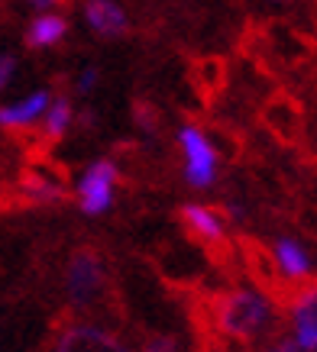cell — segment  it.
<instances>
[{"instance_id":"cell-1","label":"cell","mask_w":317,"mask_h":352,"mask_svg":"<svg viewBox=\"0 0 317 352\" xmlns=\"http://www.w3.org/2000/svg\"><path fill=\"white\" fill-rule=\"evenodd\" d=\"M217 323L223 333H230L236 340H256L269 330L272 307L256 291H233L217 304Z\"/></svg>"},{"instance_id":"cell-2","label":"cell","mask_w":317,"mask_h":352,"mask_svg":"<svg viewBox=\"0 0 317 352\" xmlns=\"http://www.w3.org/2000/svg\"><path fill=\"white\" fill-rule=\"evenodd\" d=\"M65 291H68L74 307H85V310L104 300L107 272H104V262L91 249H81V252L72 256L68 272H65Z\"/></svg>"},{"instance_id":"cell-3","label":"cell","mask_w":317,"mask_h":352,"mask_svg":"<svg viewBox=\"0 0 317 352\" xmlns=\"http://www.w3.org/2000/svg\"><path fill=\"white\" fill-rule=\"evenodd\" d=\"M178 142L185 149V178L194 188H207L214 184V175H217V152L214 146L204 139V133L198 126H181Z\"/></svg>"},{"instance_id":"cell-4","label":"cell","mask_w":317,"mask_h":352,"mask_svg":"<svg viewBox=\"0 0 317 352\" xmlns=\"http://www.w3.org/2000/svg\"><path fill=\"white\" fill-rule=\"evenodd\" d=\"M114 184H116V165L114 162H94L91 168L81 175L78 182V204L85 214H104L107 207L114 204Z\"/></svg>"},{"instance_id":"cell-5","label":"cell","mask_w":317,"mask_h":352,"mask_svg":"<svg viewBox=\"0 0 317 352\" xmlns=\"http://www.w3.org/2000/svg\"><path fill=\"white\" fill-rule=\"evenodd\" d=\"M55 352H130V349L116 336H110L107 330H97V327H88L85 323V327L65 330Z\"/></svg>"},{"instance_id":"cell-6","label":"cell","mask_w":317,"mask_h":352,"mask_svg":"<svg viewBox=\"0 0 317 352\" xmlns=\"http://www.w3.org/2000/svg\"><path fill=\"white\" fill-rule=\"evenodd\" d=\"M295 320V346L301 352H317V288H307L292 304Z\"/></svg>"},{"instance_id":"cell-7","label":"cell","mask_w":317,"mask_h":352,"mask_svg":"<svg viewBox=\"0 0 317 352\" xmlns=\"http://www.w3.org/2000/svg\"><path fill=\"white\" fill-rule=\"evenodd\" d=\"M85 20H88V26H91L97 36H104V39H116V36H123V32L130 30L127 13L120 10V3H114V0H88Z\"/></svg>"},{"instance_id":"cell-8","label":"cell","mask_w":317,"mask_h":352,"mask_svg":"<svg viewBox=\"0 0 317 352\" xmlns=\"http://www.w3.org/2000/svg\"><path fill=\"white\" fill-rule=\"evenodd\" d=\"M49 104H52V94H49V91H32L30 97H23V100H17V104L0 107V126L26 129L30 123H36V120L49 110Z\"/></svg>"},{"instance_id":"cell-9","label":"cell","mask_w":317,"mask_h":352,"mask_svg":"<svg viewBox=\"0 0 317 352\" xmlns=\"http://www.w3.org/2000/svg\"><path fill=\"white\" fill-rule=\"evenodd\" d=\"M68 36V20L59 16V13H39L36 20L26 26V36L23 43L26 49H52Z\"/></svg>"},{"instance_id":"cell-10","label":"cell","mask_w":317,"mask_h":352,"mask_svg":"<svg viewBox=\"0 0 317 352\" xmlns=\"http://www.w3.org/2000/svg\"><path fill=\"white\" fill-rule=\"evenodd\" d=\"M178 217H181V223L188 226V233L204 239V243H221L223 239V220H221V214H214L211 207L185 204L178 210Z\"/></svg>"},{"instance_id":"cell-11","label":"cell","mask_w":317,"mask_h":352,"mask_svg":"<svg viewBox=\"0 0 317 352\" xmlns=\"http://www.w3.org/2000/svg\"><path fill=\"white\" fill-rule=\"evenodd\" d=\"M275 262H278V272L285 278H295V281H305L311 275V258L295 239H278L275 243Z\"/></svg>"},{"instance_id":"cell-12","label":"cell","mask_w":317,"mask_h":352,"mask_svg":"<svg viewBox=\"0 0 317 352\" xmlns=\"http://www.w3.org/2000/svg\"><path fill=\"white\" fill-rule=\"evenodd\" d=\"M43 133L45 139H59L65 133V129L72 126V117H74V110H72V100L68 97H55L52 104H49V110L43 113Z\"/></svg>"},{"instance_id":"cell-13","label":"cell","mask_w":317,"mask_h":352,"mask_svg":"<svg viewBox=\"0 0 317 352\" xmlns=\"http://www.w3.org/2000/svg\"><path fill=\"white\" fill-rule=\"evenodd\" d=\"M133 117L139 120V123H143V129H146V133H152V129H156V110L149 107L146 100H133Z\"/></svg>"},{"instance_id":"cell-14","label":"cell","mask_w":317,"mask_h":352,"mask_svg":"<svg viewBox=\"0 0 317 352\" xmlns=\"http://www.w3.org/2000/svg\"><path fill=\"white\" fill-rule=\"evenodd\" d=\"M97 75H101L97 68H85V72L78 75V81H74V87H78V94H91V91L97 87Z\"/></svg>"},{"instance_id":"cell-15","label":"cell","mask_w":317,"mask_h":352,"mask_svg":"<svg viewBox=\"0 0 317 352\" xmlns=\"http://www.w3.org/2000/svg\"><path fill=\"white\" fill-rule=\"evenodd\" d=\"M13 72H17V58H13V55H0V91L10 85Z\"/></svg>"},{"instance_id":"cell-16","label":"cell","mask_w":317,"mask_h":352,"mask_svg":"<svg viewBox=\"0 0 317 352\" xmlns=\"http://www.w3.org/2000/svg\"><path fill=\"white\" fill-rule=\"evenodd\" d=\"M143 352H175V342H172V340H162V336H158V340H149Z\"/></svg>"},{"instance_id":"cell-17","label":"cell","mask_w":317,"mask_h":352,"mask_svg":"<svg viewBox=\"0 0 317 352\" xmlns=\"http://www.w3.org/2000/svg\"><path fill=\"white\" fill-rule=\"evenodd\" d=\"M269 352H301V349H298V346H295L292 340H275V342H272V349H269Z\"/></svg>"},{"instance_id":"cell-18","label":"cell","mask_w":317,"mask_h":352,"mask_svg":"<svg viewBox=\"0 0 317 352\" xmlns=\"http://www.w3.org/2000/svg\"><path fill=\"white\" fill-rule=\"evenodd\" d=\"M30 3H39V7H49V3H59V0H30Z\"/></svg>"}]
</instances>
